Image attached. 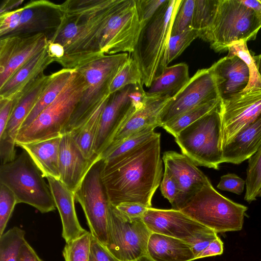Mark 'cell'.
<instances>
[{"instance_id":"45","label":"cell","mask_w":261,"mask_h":261,"mask_svg":"<svg viewBox=\"0 0 261 261\" xmlns=\"http://www.w3.org/2000/svg\"><path fill=\"white\" fill-rule=\"evenodd\" d=\"M89 261H120L113 256L95 238L92 236Z\"/></svg>"},{"instance_id":"3","label":"cell","mask_w":261,"mask_h":261,"mask_svg":"<svg viewBox=\"0 0 261 261\" xmlns=\"http://www.w3.org/2000/svg\"><path fill=\"white\" fill-rule=\"evenodd\" d=\"M129 58L126 53L103 55L76 69L84 77L87 87L62 134L70 133L82 125L111 95L109 89L111 83Z\"/></svg>"},{"instance_id":"18","label":"cell","mask_w":261,"mask_h":261,"mask_svg":"<svg viewBox=\"0 0 261 261\" xmlns=\"http://www.w3.org/2000/svg\"><path fill=\"white\" fill-rule=\"evenodd\" d=\"M165 165L174 177L179 193L173 209L179 210L196 192L211 184L207 177L188 157L174 151H167L162 158Z\"/></svg>"},{"instance_id":"35","label":"cell","mask_w":261,"mask_h":261,"mask_svg":"<svg viewBox=\"0 0 261 261\" xmlns=\"http://www.w3.org/2000/svg\"><path fill=\"white\" fill-rule=\"evenodd\" d=\"M244 200L248 203L261 197V146L248 161Z\"/></svg>"},{"instance_id":"33","label":"cell","mask_w":261,"mask_h":261,"mask_svg":"<svg viewBox=\"0 0 261 261\" xmlns=\"http://www.w3.org/2000/svg\"><path fill=\"white\" fill-rule=\"evenodd\" d=\"M156 126H150L134 134L117 145L107 148L100 155L104 161H109L119 157L154 137L157 133L154 132Z\"/></svg>"},{"instance_id":"17","label":"cell","mask_w":261,"mask_h":261,"mask_svg":"<svg viewBox=\"0 0 261 261\" xmlns=\"http://www.w3.org/2000/svg\"><path fill=\"white\" fill-rule=\"evenodd\" d=\"M142 220L151 232L184 241L212 230L181 211L173 208H148Z\"/></svg>"},{"instance_id":"27","label":"cell","mask_w":261,"mask_h":261,"mask_svg":"<svg viewBox=\"0 0 261 261\" xmlns=\"http://www.w3.org/2000/svg\"><path fill=\"white\" fill-rule=\"evenodd\" d=\"M190 78L187 64L167 66L146 91L147 97H173L188 83Z\"/></svg>"},{"instance_id":"25","label":"cell","mask_w":261,"mask_h":261,"mask_svg":"<svg viewBox=\"0 0 261 261\" xmlns=\"http://www.w3.org/2000/svg\"><path fill=\"white\" fill-rule=\"evenodd\" d=\"M147 255L153 261H192L196 259L191 246L186 241L152 232L148 241Z\"/></svg>"},{"instance_id":"28","label":"cell","mask_w":261,"mask_h":261,"mask_svg":"<svg viewBox=\"0 0 261 261\" xmlns=\"http://www.w3.org/2000/svg\"><path fill=\"white\" fill-rule=\"evenodd\" d=\"M75 71V69L63 68L50 74V77L44 91L23 122L19 131L29 126L39 114L56 99L71 79Z\"/></svg>"},{"instance_id":"12","label":"cell","mask_w":261,"mask_h":261,"mask_svg":"<svg viewBox=\"0 0 261 261\" xmlns=\"http://www.w3.org/2000/svg\"><path fill=\"white\" fill-rule=\"evenodd\" d=\"M218 98H221L210 68L199 69L165 106L159 115L160 126L197 106Z\"/></svg>"},{"instance_id":"31","label":"cell","mask_w":261,"mask_h":261,"mask_svg":"<svg viewBox=\"0 0 261 261\" xmlns=\"http://www.w3.org/2000/svg\"><path fill=\"white\" fill-rule=\"evenodd\" d=\"M219 3L220 0H195L191 26L198 38L208 42Z\"/></svg>"},{"instance_id":"20","label":"cell","mask_w":261,"mask_h":261,"mask_svg":"<svg viewBox=\"0 0 261 261\" xmlns=\"http://www.w3.org/2000/svg\"><path fill=\"white\" fill-rule=\"evenodd\" d=\"M210 68L215 76L221 100L244 92L248 85L249 69L236 56H226L215 62Z\"/></svg>"},{"instance_id":"23","label":"cell","mask_w":261,"mask_h":261,"mask_svg":"<svg viewBox=\"0 0 261 261\" xmlns=\"http://www.w3.org/2000/svg\"><path fill=\"white\" fill-rule=\"evenodd\" d=\"M171 98L168 96H146L143 106L136 110L129 118L116 134L107 148L117 145L125 139L147 127L160 126L159 115Z\"/></svg>"},{"instance_id":"52","label":"cell","mask_w":261,"mask_h":261,"mask_svg":"<svg viewBox=\"0 0 261 261\" xmlns=\"http://www.w3.org/2000/svg\"><path fill=\"white\" fill-rule=\"evenodd\" d=\"M23 2L20 1H7L4 2L1 6L0 14L11 11L13 8H16Z\"/></svg>"},{"instance_id":"48","label":"cell","mask_w":261,"mask_h":261,"mask_svg":"<svg viewBox=\"0 0 261 261\" xmlns=\"http://www.w3.org/2000/svg\"><path fill=\"white\" fill-rule=\"evenodd\" d=\"M223 252V243L219 237L212 241L196 257V259L206 257L221 255Z\"/></svg>"},{"instance_id":"50","label":"cell","mask_w":261,"mask_h":261,"mask_svg":"<svg viewBox=\"0 0 261 261\" xmlns=\"http://www.w3.org/2000/svg\"><path fill=\"white\" fill-rule=\"evenodd\" d=\"M49 56L54 59V62L62 58L65 55L64 47L60 43L49 41L46 47Z\"/></svg>"},{"instance_id":"44","label":"cell","mask_w":261,"mask_h":261,"mask_svg":"<svg viewBox=\"0 0 261 261\" xmlns=\"http://www.w3.org/2000/svg\"><path fill=\"white\" fill-rule=\"evenodd\" d=\"M245 180L234 173H227L222 176L217 187L218 189L241 195L244 189Z\"/></svg>"},{"instance_id":"32","label":"cell","mask_w":261,"mask_h":261,"mask_svg":"<svg viewBox=\"0 0 261 261\" xmlns=\"http://www.w3.org/2000/svg\"><path fill=\"white\" fill-rule=\"evenodd\" d=\"M221 99L218 98L197 106L183 113L162 127L174 137L183 129L218 108Z\"/></svg>"},{"instance_id":"55","label":"cell","mask_w":261,"mask_h":261,"mask_svg":"<svg viewBox=\"0 0 261 261\" xmlns=\"http://www.w3.org/2000/svg\"><path fill=\"white\" fill-rule=\"evenodd\" d=\"M259 1H260V2H261V0H259Z\"/></svg>"},{"instance_id":"7","label":"cell","mask_w":261,"mask_h":261,"mask_svg":"<svg viewBox=\"0 0 261 261\" xmlns=\"http://www.w3.org/2000/svg\"><path fill=\"white\" fill-rule=\"evenodd\" d=\"M219 108L188 125L175 137L182 153L196 165L216 170L222 163Z\"/></svg>"},{"instance_id":"26","label":"cell","mask_w":261,"mask_h":261,"mask_svg":"<svg viewBox=\"0 0 261 261\" xmlns=\"http://www.w3.org/2000/svg\"><path fill=\"white\" fill-rule=\"evenodd\" d=\"M62 136L16 145L29 154L44 177L51 176L59 179V154Z\"/></svg>"},{"instance_id":"42","label":"cell","mask_w":261,"mask_h":261,"mask_svg":"<svg viewBox=\"0 0 261 261\" xmlns=\"http://www.w3.org/2000/svg\"><path fill=\"white\" fill-rule=\"evenodd\" d=\"M138 18L143 26L150 19L166 0H135Z\"/></svg>"},{"instance_id":"15","label":"cell","mask_w":261,"mask_h":261,"mask_svg":"<svg viewBox=\"0 0 261 261\" xmlns=\"http://www.w3.org/2000/svg\"><path fill=\"white\" fill-rule=\"evenodd\" d=\"M49 77L50 75L42 74L31 88L13 100V108L6 129L0 134L1 165L12 161L16 156L15 146L18 133L41 95Z\"/></svg>"},{"instance_id":"40","label":"cell","mask_w":261,"mask_h":261,"mask_svg":"<svg viewBox=\"0 0 261 261\" xmlns=\"http://www.w3.org/2000/svg\"><path fill=\"white\" fill-rule=\"evenodd\" d=\"M195 0H181L174 17L171 36L179 34L192 27Z\"/></svg>"},{"instance_id":"24","label":"cell","mask_w":261,"mask_h":261,"mask_svg":"<svg viewBox=\"0 0 261 261\" xmlns=\"http://www.w3.org/2000/svg\"><path fill=\"white\" fill-rule=\"evenodd\" d=\"M261 146V114L222 148V163L238 165Z\"/></svg>"},{"instance_id":"53","label":"cell","mask_w":261,"mask_h":261,"mask_svg":"<svg viewBox=\"0 0 261 261\" xmlns=\"http://www.w3.org/2000/svg\"><path fill=\"white\" fill-rule=\"evenodd\" d=\"M133 261H153L147 255L142 256Z\"/></svg>"},{"instance_id":"19","label":"cell","mask_w":261,"mask_h":261,"mask_svg":"<svg viewBox=\"0 0 261 261\" xmlns=\"http://www.w3.org/2000/svg\"><path fill=\"white\" fill-rule=\"evenodd\" d=\"M95 160L85 158L70 133L62 134L59 147L60 180L71 191L79 187Z\"/></svg>"},{"instance_id":"46","label":"cell","mask_w":261,"mask_h":261,"mask_svg":"<svg viewBox=\"0 0 261 261\" xmlns=\"http://www.w3.org/2000/svg\"><path fill=\"white\" fill-rule=\"evenodd\" d=\"M217 237V233L212 230L185 241L191 246L196 259V256Z\"/></svg>"},{"instance_id":"13","label":"cell","mask_w":261,"mask_h":261,"mask_svg":"<svg viewBox=\"0 0 261 261\" xmlns=\"http://www.w3.org/2000/svg\"><path fill=\"white\" fill-rule=\"evenodd\" d=\"M221 140L222 148L261 114V88L243 92L221 100Z\"/></svg>"},{"instance_id":"49","label":"cell","mask_w":261,"mask_h":261,"mask_svg":"<svg viewBox=\"0 0 261 261\" xmlns=\"http://www.w3.org/2000/svg\"><path fill=\"white\" fill-rule=\"evenodd\" d=\"M18 261H43L34 249L25 241L22 244L18 257Z\"/></svg>"},{"instance_id":"37","label":"cell","mask_w":261,"mask_h":261,"mask_svg":"<svg viewBox=\"0 0 261 261\" xmlns=\"http://www.w3.org/2000/svg\"><path fill=\"white\" fill-rule=\"evenodd\" d=\"M92 236L90 231L86 230L79 237L66 242L62 252L65 261H89Z\"/></svg>"},{"instance_id":"16","label":"cell","mask_w":261,"mask_h":261,"mask_svg":"<svg viewBox=\"0 0 261 261\" xmlns=\"http://www.w3.org/2000/svg\"><path fill=\"white\" fill-rule=\"evenodd\" d=\"M135 85L111 94L102 112L94 151L99 156L108 147L119 129L137 110L130 94Z\"/></svg>"},{"instance_id":"14","label":"cell","mask_w":261,"mask_h":261,"mask_svg":"<svg viewBox=\"0 0 261 261\" xmlns=\"http://www.w3.org/2000/svg\"><path fill=\"white\" fill-rule=\"evenodd\" d=\"M48 39L42 32L1 38L0 87L21 67L44 50Z\"/></svg>"},{"instance_id":"10","label":"cell","mask_w":261,"mask_h":261,"mask_svg":"<svg viewBox=\"0 0 261 261\" xmlns=\"http://www.w3.org/2000/svg\"><path fill=\"white\" fill-rule=\"evenodd\" d=\"M151 233L142 218H129L110 204L106 247L119 260L133 261L147 255Z\"/></svg>"},{"instance_id":"4","label":"cell","mask_w":261,"mask_h":261,"mask_svg":"<svg viewBox=\"0 0 261 261\" xmlns=\"http://www.w3.org/2000/svg\"><path fill=\"white\" fill-rule=\"evenodd\" d=\"M84 77L76 70L56 99L24 129L19 131L16 145L62 136L86 89Z\"/></svg>"},{"instance_id":"41","label":"cell","mask_w":261,"mask_h":261,"mask_svg":"<svg viewBox=\"0 0 261 261\" xmlns=\"http://www.w3.org/2000/svg\"><path fill=\"white\" fill-rule=\"evenodd\" d=\"M16 204L14 193L5 185L0 184V236L4 233Z\"/></svg>"},{"instance_id":"47","label":"cell","mask_w":261,"mask_h":261,"mask_svg":"<svg viewBox=\"0 0 261 261\" xmlns=\"http://www.w3.org/2000/svg\"><path fill=\"white\" fill-rule=\"evenodd\" d=\"M122 214L130 219L142 218L148 207L141 204L124 202L115 206Z\"/></svg>"},{"instance_id":"39","label":"cell","mask_w":261,"mask_h":261,"mask_svg":"<svg viewBox=\"0 0 261 261\" xmlns=\"http://www.w3.org/2000/svg\"><path fill=\"white\" fill-rule=\"evenodd\" d=\"M197 38H198V32L192 27L179 34L170 36L165 60V67L179 56Z\"/></svg>"},{"instance_id":"2","label":"cell","mask_w":261,"mask_h":261,"mask_svg":"<svg viewBox=\"0 0 261 261\" xmlns=\"http://www.w3.org/2000/svg\"><path fill=\"white\" fill-rule=\"evenodd\" d=\"M181 2L166 0L141 27L132 58L139 68L142 84L146 87H149L166 68L165 60L172 26Z\"/></svg>"},{"instance_id":"1","label":"cell","mask_w":261,"mask_h":261,"mask_svg":"<svg viewBox=\"0 0 261 261\" xmlns=\"http://www.w3.org/2000/svg\"><path fill=\"white\" fill-rule=\"evenodd\" d=\"M162 162L161 134L158 133L133 150L103 160L101 176L110 203L116 206L134 202L151 207L152 198L163 176Z\"/></svg>"},{"instance_id":"6","label":"cell","mask_w":261,"mask_h":261,"mask_svg":"<svg viewBox=\"0 0 261 261\" xmlns=\"http://www.w3.org/2000/svg\"><path fill=\"white\" fill-rule=\"evenodd\" d=\"M248 207L221 195L212 184L202 187L179 210L217 233L242 229Z\"/></svg>"},{"instance_id":"51","label":"cell","mask_w":261,"mask_h":261,"mask_svg":"<svg viewBox=\"0 0 261 261\" xmlns=\"http://www.w3.org/2000/svg\"><path fill=\"white\" fill-rule=\"evenodd\" d=\"M241 1L261 18V2L259 0H241Z\"/></svg>"},{"instance_id":"8","label":"cell","mask_w":261,"mask_h":261,"mask_svg":"<svg viewBox=\"0 0 261 261\" xmlns=\"http://www.w3.org/2000/svg\"><path fill=\"white\" fill-rule=\"evenodd\" d=\"M260 28L261 18L241 0H220L208 42L215 51H226L234 42L255 40Z\"/></svg>"},{"instance_id":"11","label":"cell","mask_w":261,"mask_h":261,"mask_svg":"<svg viewBox=\"0 0 261 261\" xmlns=\"http://www.w3.org/2000/svg\"><path fill=\"white\" fill-rule=\"evenodd\" d=\"M141 28L135 0H116L102 32L99 51L107 55L132 53Z\"/></svg>"},{"instance_id":"21","label":"cell","mask_w":261,"mask_h":261,"mask_svg":"<svg viewBox=\"0 0 261 261\" xmlns=\"http://www.w3.org/2000/svg\"><path fill=\"white\" fill-rule=\"evenodd\" d=\"M46 47L21 67L0 87V100L16 99L44 73L47 66L54 62Z\"/></svg>"},{"instance_id":"38","label":"cell","mask_w":261,"mask_h":261,"mask_svg":"<svg viewBox=\"0 0 261 261\" xmlns=\"http://www.w3.org/2000/svg\"><path fill=\"white\" fill-rule=\"evenodd\" d=\"M132 85H143L139 68L134 60L130 57L119 70L110 87L112 94L125 87Z\"/></svg>"},{"instance_id":"36","label":"cell","mask_w":261,"mask_h":261,"mask_svg":"<svg viewBox=\"0 0 261 261\" xmlns=\"http://www.w3.org/2000/svg\"><path fill=\"white\" fill-rule=\"evenodd\" d=\"M25 231L14 226L0 236V261H18L21 247L26 241Z\"/></svg>"},{"instance_id":"43","label":"cell","mask_w":261,"mask_h":261,"mask_svg":"<svg viewBox=\"0 0 261 261\" xmlns=\"http://www.w3.org/2000/svg\"><path fill=\"white\" fill-rule=\"evenodd\" d=\"M160 189L163 196L169 201L173 207L177 198L179 189L174 177L167 168H165Z\"/></svg>"},{"instance_id":"22","label":"cell","mask_w":261,"mask_h":261,"mask_svg":"<svg viewBox=\"0 0 261 261\" xmlns=\"http://www.w3.org/2000/svg\"><path fill=\"white\" fill-rule=\"evenodd\" d=\"M46 178L56 206L60 214L62 225V237L66 242H68L87 230L81 225L76 214L74 193L60 179L51 176Z\"/></svg>"},{"instance_id":"9","label":"cell","mask_w":261,"mask_h":261,"mask_svg":"<svg viewBox=\"0 0 261 261\" xmlns=\"http://www.w3.org/2000/svg\"><path fill=\"white\" fill-rule=\"evenodd\" d=\"M103 163L100 158L93 164L74 192V196L83 208L92 236L106 247L111 203L101 176Z\"/></svg>"},{"instance_id":"34","label":"cell","mask_w":261,"mask_h":261,"mask_svg":"<svg viewBox=\"0 0 261 261\" xmlns=\"http://www.w3.org/2000/svg\"><path fill=\"white\" fill-rule=\"evenodd\" d=\"M228 51L227 56L238 57L245 62L249 69V82L244 91L261 88V76L258 71L257 62L255 56L248 49L247 42L245 40L234 42L228 47Z\"/></svg>"},{"instance_id":"30","label":"cell","mask_w":261,"mask_h":261,"mask_svg":"<svg viewBox=\"0 0 261 261\" xmlns=\"http://www.w3.org/2000/svg\"><path fill=\"white\" fill-rule=\"evenodd\" d=\"M59 5L47 1H30L21 7L18 26L12 35L24 34V32L28 34L37 30L40 25L43 28H47L45 24H49L47 10Z\"/></svg>"},{"instance_id":"54","label":"cell","mask_w":261,"mask_h":261,"mask_svg":"<svg viewBox=\"0 0 261 261\" xmlns=\"http://www.w3.org/2000/svg\"><path fill=\"white\" fill-rule=\"evenodd\" d=\"M258 67V71L261 76V55L255 56Z\"/></svg>"},{"instance_id":"5","label":"cell","mask_w":261,"mask_h":261,"mask_svg":"<svg viewBox=\"0 0 261 261\" xmlns=\"http://www.w3.org/2000/svg\"><path fill=\"white\" fill-rule=\"evenodd\" d=\"M0 184L14 193L17 203L28 204L42 213L56 210L49 185L24 150L12 161L1 165Z\"/></svg>"},{"instance_id":"29","label":"cell","mask_w":261,"mask_h":261,"mask_svg":"<svg viewBox=\"0 0 261 261\" xmlns=\"http://www.w3.org/2000/svg\"><path fill=\"white\" fill-rule=\"evenodd\" d=\"M110 96L98 107L85 123L70 132L83 154L89 160H95L100 157L95 153V143L101 114Z\"/></svg>"}]
</instances>
